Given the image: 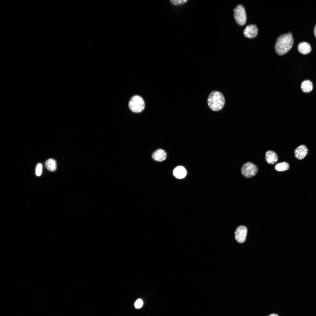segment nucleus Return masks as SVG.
Here are the masks:
<instances>
[{
	"mask_svg": "<svg viewBox=\"0 0 316 316\" xmlns=\"http://www.w3.org/2000/svg\"><path fill=\"white\" fill-rule=\"evenodd\" d=\"M293 41L292 35L290 32L280 36L277 38L275 45L276 52L279 55L286 54L292 48Z\"/></svg>",
	"mask_w": 316,
	"mask_h": 316,
	"instance_id": "obj_1",
	"label": "nucleus"
},
{
	"mask_svg": "<svg viewBox=\"0 0 316 316\" xmlns=\"http://www.w3.org/2000/svg\"><path fill=\"white\" fill-rule=\"evenodd\" d=\"M207 101L209 108L215 111L221 110L225 104V99L222 94L217 91H213L210 93Z\"/></svg>",
	"mask_w": 316,
	"mask_h": 316,
	"instance_id": "obj_2",
	"label": "nucleus"
},
{
	"mask_svg": "<svg viewBox=\"0 0 316 316\" xmlns=\"http://www.w3.org/2000/svg\"><path fill=\"white\" fill-rule=\"evenodd\" d=\"M130 109L134 113L142 112L145 107L144 101L140 96L135 95L133 96L130 99L128 102Z\"/></svg>",
	"mask_w": 316,
	"mask_h": 316,
	"instance_id": "obj_3",
	"label": "nucleus"
},
{
	"mask_svg": "<svg viewBox=\"0 0 316 316\" xmlns=\"http://www.w3.org/2000/svg\"><path fill=\"white\" fill-rule=\"evenodd\" d=\"M234 19L240 25H244L246 21V13L244 6L241 4L238 5L233 10Z\"/></svg>",
	"mask_w": 316,
	"mask_h": 316,
	"instance_id": "obj_4",
	"label": "nucleus"
},
{
	"mask_svg": "<svg viewBox=\"0 0 316 316\" xmlns=\"http://www.w3.org/2000/svg\"><path fill=\"white\" fill-rule=\"evenodd\" d=\"M258 171V168L256 165L251 162H247L243 165L241 173L245 177L249 178L256 175Z\"/></svg>",
	"mask_w": 316,
	"mask_h": 316,
	"instance_id": "obj_5",
	"label": "nucleus"
},
{
	"mask_svg": "<svg viewBox=\"0 0 316 316\" xmlns=\"http://www.w3.org/2000/svg\"><path fill=\"white\" fill-rule=\"evenodd\" d=\"M247 229L243 225L240 226L236 229L235 233L236 240L238 243H242L246 240Z\"/></svg>",
	"mask_w": 316,
	"mask_h": 316,
	"instance_id": "obj_6",
	"label": "nucleus"
},
{
	"mask_svg": "<svg viewBox=\"0 0 316 316\" xmlns=\"http://www.w3.org/2000/svg\"><path fill=\"white\" fill-rule=\"evenodd\" d=\"M258 29L255 24H251L247 25L243 31V34L247 38H253L257 35Z\"/></svg>",
	"mask_w": 316,
	"mask_h": 316,
	"instance_id": "obj_7",
	"label": "nucleus"
},
{
	"mask_svg": "<svg viewBox=\"0 0 316 316\" xmlns=\"http://www.w3.org/2000/svg\"><path fill=\"white\" fill-rule=\"evenodd\" d=\"M308 152V150L304 145H301L297 147L295 150L294 154L296 158L299 159L304 158Z\"/></svg>",
	"mask_w": 316,
	"mask_h": 316,
	"instance_id": "obj_8",
	"label": "nucleus"
},
{
	"mask_svg": "<svg viewBox=\"0 0 316 316\" xmlns=\"http://www.w3.org/2000/svg\"><path fill=\"white\" fill-rule=\"evenodd\" d=\"M265 159L268 163L273 164L278 161V156L275 152L268 150L265 153Z\"/></svg>",
	"mask_w": 316,
	"mask_h": 316,
	"instance_id": "obj_9",
	"label": "nucleus"
},
{
	"mask_svg": "<svg viewBox=\"0 0 316 316\" xmlns=\"http://www.w3.org/2000/svg\"><path fill=\"white\" fill-rule=\"evenodd\" d=\"M166 153L163 150L158 149L154 151L152 154V159L155 161L161 162L166 158Z\"/></svg>",
	"mask_w": 316,
	"mask_h": 316,
	"instance_id": "obj_10",
	"label": "nucleus"
},
{
	"mask_svg": "<svg viewBox=\"0 0 316 316\" xmlns=\"http://www.w3.org/2000/svg\"><path fill=\"white\" fill-rule=\"evenodd\" d=\"M187 172L185 168L182 166H178L176 167L173 171L174 176L178 179L184 178L186 176Z\"/></svg>",
	"mask_w": 316,
	"mask_h": 316,
	"instance_id": "obj_11",
	"label": "nucleus"
},
{
	"mask_svg": "<svg viewBox=\"0 0 316 316\" xmlns=\"http://www.w3.org/2000/svg\"><path fill=\"white\" fill-rule=\"evenodd\" d=\"M298 49L299 52L304 54L310 53L311 50L310 44L305 42L299 43L298 46Z\"/></svg>",
	"mask_w": 316,
	"mask_h": 316,
	"instance_id": "obj_12",
	"label": "nucleus"
},
{
	"mask_svg": "<svg viewBox=\"0 0 316 316\" xmlns=\"http://www.w3.org/2000/svg\"><path fill=\"white\" fill-rule=\"evenodd\" d=\"M301 88L302 91L305 92H310L313 89L312 83L310 80H305L301 84Z\"/></svg>",
	"mask_w": 316,
	"mask_h": 316,
	"instance_id": "obj_13",
	"label": "nucleus"
},
{
	"mask_svg": "<svg viewBox=\"0 0 316 316\" xmlns=\"http://www.w3.org/2000/svg\"><path fill=\"white\" fill-rule=\"evenodd\" d=\"M45 165L46 169L51 171H54L56 168V161L52 159H49L46 161Z\"/></svg>",
	"mask_w": 316,
	"mask_h": 316,
	"instance_id": "obj_14",
	"label": "nucleus"
},
{
	"mask_svg": "<svg viewBox=\"0 0 316 316\" xmlns=\"http://www.w3.org/2000/svg\"><path fill=\"white\" fill-rule=\"evenodd\" d=\"M289 168L288 163L286 162H281L277 164L274 166L276 170L278 171H284L287 170Z\"/></svg>",
	"mask_w": 316,
	"mask_h": 316,
	"instance_id": "obj_15",
	"label": "nucleus"
},
{
	"mask_svg": "<svg viewBox=\"0 0 316 316\" xmlns=\"http://www.w3.org/2000/svg\"><path fill=\"white\" fill-rule=\"evenodd\" d=\"M188 0H170L169 1L170 3L174 6H179L182 5L186 3Z\"/></svg>",
	"mask_w": 316,
	"mask_h": 316,
	"instance_id": "obj_16",
	"label": "nucleus"
},
{
	"mask_svg": "<svg viewBox=\"0 0 316 316\" xmlns=\"http://www.w3.org/2000/svg\"><path fill=\"white\" fill-rule=\"evenodd\" d=\"M42 166L40 163H38L36 167L35 174L37 176H40L42 174Z\"/></svg>",
	"mask_w": 316,
	"mask_h": 316,
	"instance_id": "obj_17",
	"label": "nucleus"
},
{
	"mask_svg": "<svg viewBox=\"0 0 316 316\" xmlns=\"http://www.w3.org/2000/svg\"><path fill=\"white\" fill-rule=\"evenodd\" d=\"M143 304L142 300L141 299H139L135 301L134 305L135 308H140L142 306Z\"/></svg>",
	"mask_w": 316,
	"mask_h": 316,
	"instance_id": "obj_18",
	"label": "nucleus"
},
{
	"mask_svg": "<svg viewBox=\"0 0 316 316\" xmlns=\"http://www.w3.org/2000/svg\"><path fill=\"white\" fill-rule=\"evenodd\" d=\"M314 33L315 36V37H316V24L315 25V26L314 27Z\"/></svg>",
	"mask_w": 316,
	"mask_h": 316,
	"instance_id": "obj_19",
	"label": "nucleus"
},
{
	"mask_svg": "<svg viewBox=\"0 0 316 316\" xmlns=\"http://www.w3.org/2000/svg\"><path fill=\"white\" fill-rule=\"evenodd\" d=\"M268 316H279L278 315L276 314H272Z\"/></svg>",
	"mask_w": 316,
	"mask_h": 316,
	"instance_id": "obj_20",
	"label": "nucleus"
}]
</instances>
